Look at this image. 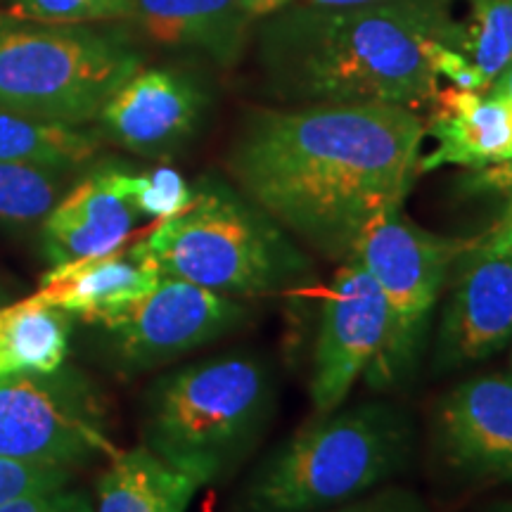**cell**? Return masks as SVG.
<instances>
[{
	"label": "cell",
	"instance_id": "8fae6325",
	"mask_svg": "<svg viewBox=\"0 0 512 512\" xmlns=\"http://www.w3.org/2000/svg\"><path fill=\"white\" fill-rule=\"evenodd\" d=\"M389 328V309L375 278L356 256L332 275L320 311L313 349L311 403L316 413L335 411L356 380L380 356Z\"/></svg>",
	"mask_w": 512,
	"mask_h": 512
},
{
	"label": "cell",
	"instance_id": "30bf717a",
	"mask_svg": "<svg viewBox=\"0 0 512 512\" xmlns=\"http://www.w3.org/2000/svg\"><path fill=\"white\" fill-rule=\"evenodd\" d=\"M247 304L188 280L162 278L155 290L102 323L112 354L128 373L162 366L204 344L233 335Z\"/></svg>",
	"mask_w": 512,
	"mask_h": 512
},
{
	"label": "cell",
	"instance_id": "7c38bea8",
	"mask_svg": "<svg viewBox=\"0 0 512 512\" xmlns=\"http://www.w3.org/2000/svg\"><path fill=\"white\" fill-rule=\"evenodd\" d=\"M434 453L470 482L512 484V377L477 375L434 408Z\"/></svg>",
	"mask_w": 512,
	"mask_h": 512
},
{
	"label": "cell",
	"instance_id": "7402d4cb",
	"mask_svg": "<svg viewBox=\"0 0 512 512\" xmlns=\"http://www.w3.org/2000/svg\"><path fill=\"white\" fill-rule=\"evenodd\" d=\"M74 169L0 162V221L31 226L48 219L72 188Z\"/></svg>",
	"mask_w": 512,
	"mask_h": 512
},
{
	"label": "cell",
	"instance_id": "83f0119b",
	"mask_svg": "<svg viewBox=\"0 0 512 512\" xmlns=\"http://www.w3.org/2000/svg\"><path fill=\"white\" fill-rule=\"evenodd\" d=\"M0 512H95L83 494L72 491H46V494H29L15 501L0 505Z\"/></svg>",
	"mask_w": 512,
	"mask_h": 512
},
{
	"label": "cell",
	"instance_id": "44dd1931",
	"mask_svg": "<svg viewBox=\"0 0 512 512\" xmlns=\"http://www.w3.org/2000/svg\"><path fill=\"white\" fill-rule=\"evenodd\" d=\"M439 41L463 55L491 86L512 64V0H470L460 24L441 15Z\"/></svg>",
	"mask_w": 512,
	"mask_h": 512
},
{
	"label": "cell",
	"instance_id": "ffe728a7",
	"mask_svg": "<svg viewBox=\"0 0 512 512\" xmlns=\"http://www.w3.org/2000/svg\"><path fill=\"white\" fill-rule=\"evenodd\" d=\"M98 150V140L79 126L50 124L0 110V162L76 169Z\"/></svg>",
	"mask_w": 512,
	"mask_h": 512
},
{
	"label": "cell",
	"instance_id": "52a82bcc",
	"mask_svg": "<svg viewBox=\"0 0 512 512\" xmlns=\"http://www.w3.org/2000/svg\"><path fill=\"white\" fill-rule=\"evenodd\" d=\"M467 242L470 238H446L420 228L401 214V207L377 214L358 235L354 256L380 285L389 309L382 351L366 370L373 389H389L411 377L448 275Z\"/></svg>",
	"mask_w": 512,
	"mask_h": 512
},
{
	"label": "cell",
	"instance_id": "4316f807",
	"mask_svg": "<svg viewBox=\"0 0 512 512\" xmlns=\"http://www.w3.org/2000/svg\"><path fill=\"white\" fill-rule=\"evenodd\" d=\"M323 512H430V508L415 491L389 486Z\"/></svg>",
	"mask_w": 512,
	"mask_h": 512
},
{
	"label": "cell",
	"instance_id": "4dcf8cb0",
	"mask_svg": "<svg viewBox=\"0 0 512 512\" xmlns=\"http://www.w3.org/2000/svg\"><path fill=\"white\" fill-rule=\"evenodd\" d=\"M313 8L320 10H344V8H361V5L382 3V0H309Z\"/></svg>",
	"mask_w": 512,
	"mask_h": 512
},
{
	"label": "cell",
	"instance_id": "cb8c5ba5",
	"mask_svg": "<svg viewBox=\"0 0 512 512\" xmlns=\"http://www.w3.org/2000/svg\"><path fill=\"white\" fill-rule=\"evenodd\" d=\"M131 192L140 216L155 221L181 214L195 197V190L171 166H157L147 174H133Z\"/></svg>",
	"mask_w": 512,
	"mask_h": 512
},
{
	"label": "cell",
	"instance_id": "f1b7e54d",
	"mask_svg": "<svg viewBox=\"0 0 512 512\" xmlns=\"http://www.w3.org/2000/svg\"><path fill=\"white\" fill-rule=\"evenodd\" d=\"M460 190L465 195H503L512 204V159L472 169L460 183Z\"/></svg>",
	"mask_w": 512,
	"mask_h": 512
},
{
	"label": "cell",
	"instance_id": "e0dca14e",
	"mask_svg": "<svg viewBox=\"0 0 512 512\" xmlns=\"http://www.w3.org/2000/svg\"><path fill=\"white\" fill-rule=\"evenodd\" d=\"M252 17L242 0H136L131 15L159 46L202 50L223 64L238 60Z\"/></svg>",
	"mask_w": 512,
	"mask_h": 512
},
{
	"label": "cell",
	"instance_id": "7a4b0ae2",
	"mask_svg": "<svg viewBox=\"0 0 512 512\" xmlns=\"http://www.w3.org/2000/svg\"><path fill=\"white\" fill-rule=\"evenodd\" d=\"M439 31L441 10L420 0L292 10L261 34V62L275 93L294 102L418 112L439 91L425 55Z\"/></svg>",
	"mask_w": 512,
	"mask_h": 512
},
{
	"label": "cell",
	"instance_id": "2e32d148",
	"mask_svg": "<svg viewBox=\"0 0 512 512\" xmlns=\"http://www.w3.org/2000/svg\"><path fill=\"white\" fill-rule=\"evenodd\" d=\"M159 280L162 275L157 268L133 245L105 256L53 266V271L43 275L36 294L86 323L102 325L150 294Z\"/></svg>",
	"mask_w": 512,
	"mask_h": 512
},
{
	"label": "cell",
	"instance_id": "277c9868",
	"mask_svg": "<svg viewBox=\"0 0 512 512\" xmlns=\"http://www.w3.org/2000/svg\"><path fill=\"white\" fill-rule=\"evenodd\" d=\"M278 384L259 351H226L152 384L145 396V446L200 486L235 472L264 437Z\"/></svg>",
	"mask_w": 512,
	"mask_h": 512
},
{
	"label": "cell",
	"instance_id": "ac0fdd59",
	"mask_svg": "<svg viewBox=\"0 0 512 512\" xmlns=\"http://www.w3.org/2000/svg\"><path fill=\"white\" fill-rule=\"evenodd\" d=\"M200 484L145 444L117 453L98 482L95 512H185Z\"/></svg>",
	"mask_w": 512,
	"mask_h": 512
},
{
	"label": "cell",
	"instance_id": "484cf974",
	"mask_svg": "<svg viewBox=\"0 0 512 512\" xmlns=\"http://www.w3.org/2000/svg\"><path fill=\"white\" fill-rule=\"evenodd\" d=\"M425 55L430 62L432 72L437 76H444L456 88H465V91H489V83L482 79V74L465 60L463 55L456 53L453 48L444 46L437 38H427L425 41Z\"/></svg>",
	"mask_w": 512,
	"mask_h": 512
},
{
	"label": "cell",
	"instance_id": "5b68a950",
	"mask_svg": "<svg viewBox=\"0 0 512 512\" xmlns=\"http://www.w3.org/2000/svg\"><path fill=\"white\" fill-rule=\"evenodd\" d=\"M413 451V422L384 401L316 413L261 460L238 512H323L399 475Z\"/></svg>",
	"mask_w": 512,
	"mask_h": 512
},
{
	"label": "cell",
	"instance_id": "4fadbf2b",
	"mask_svg": "<svg viewBox=\"0 0 512 512\" xmlns=\"http://www.w3.org/2000/svg\"><path fill=\"white\" fill-rule=\"evenodd\" d=\"M207 95L174 69H138L100 112L105 136L136 155H169L195 136Z\"/></svg>",
	"mask_w": 512,
	"mask_h": 512
},
{
	"label": "cell",
	"instance_id": "8992f818",
	"mask_svg": "<svg viewBox=\"0 0 512 512\" xmlns=\"http://www.w3.org/2000/svg\"><path fill=\"white\" fill-rule=\"evenodd\" d=\"M138 69L136 50L76 24L0 31V110L81 126Z\"/></svg>",
	"mask_w": 512,
	"mask_h": 512
},
{
	"label": "cell",
	"instance_id": "9a60e30c",
	"mask_svg": "<svg viewBox=\"0 0 512 512\" xmlns=\"http://www.w3.org/2000/svg\"><path fill=\"white\" fill-rule=\"evenodd\" d=\"M425 136L434 140L418 171L446 164L482 169L512 159V102L465 88H439Z\"/></svg>",
	"mask_w": 512,
	"mask_h": 512
},
{
	"label": "cell",
	"instance_id": "e575fe53",
	"mask_svg": "<svg viewBox=\"0 0 512 512\" xmlns=\"http://www.w3.org/2000/svg\"><path fill=\"white\" fill-rule=\"evenodd\" d=\"M510 368H512V356H510Z\"/></svg>",
	"mask_w": 512,
	"mask_h": 512
},
{
	"label": "cell",
	"instance_id": "3957f363",
	"mask_svg": "<svg viewBox=\"0 0 512 512\" xmlns=\"http://www.w3.org/2000/svg\"><path fill=\"white\" fill-rule=\"evenodd\" d=\"M181 214L136 242L162 278L228 297L297 294L318 285L316 264L264 209L221 178H202Z\"/></svg>",
	"mask_w": 512,
	"mask_h": 512
},
{
	"label": "cell",
	"instance_id": "f546056e",
	"mask_svg": "<svg viewBox=\"0 0 512 512\" xmlns=\"http://www.w3.org/2000/svg\"><path fill=\"white\" fill-rule=\"evenodd\" d=\"M489 95H496V98L512 102V64L496 76L494 83L489 86Z\"/></svg>",
	"mask_w": 512,
	"mask_h": 512
},
{
	"label": "cell",
	"instance_id": "603a6c76",
	"mask_svg": "<svg viewBox=\"0 0 512 512\" xmlns=\"http://www.w3.org/2000/svg\"><path fill=\"white\" fill-rule=\"evenodd\" d=\"M133 3L136 0H10V15L50 27H74L98 19H131Z\"/></svg>",
	"mask_w": 512,
	"mask_h": 512
},
{
	"label": "cell",
	"instance_id": "d4e9b609",
	"mask_svg": "<svg viewBox=\"0 0 512 512\" xmlns=\"http://www.w3.org/2000/svg\"><path fill=\"white\" fill-rule=\"evenodd\" d=\"M69 477H72L69 467L0 458V505L29 494H46V491L64 489Z\"/></svg>",
	"mask_w": 512,
	"mask_h": 512
},
{
	"label": "cell",
	"instance_id": "9c48e42d",
	"mask_svg": "<svg viewBox=\"0 0 512 512\" xmlns=\"http://www.w3.org/2000/svg\"><path fill=\"white\" fill-rule=\"evenodd\" d=\"M512 339V221L503 214L470 238L448 275L434 370L463 368L494 356Z\"/></svg>",
	"mask_w": 512,
	"mask_h": 512
},
{
	"label": "cell",
	"instance_id": "1f68e13d",
	"mask_svg": "<svg viewBox=\"0 0 512 512\" xmlns=\"http://www.w3.org/2000/svg\"><path fill=\"white\" fill-rule=\"evenodd\" d=\"M247 5V10L252 15H271V12H278L280 8H285L290 0H242Z\"/></svg>",
	"mask_w": 512,
	"mask_h": 512
},
{
	"label": "cell",
	"instance_id": "ba28073f",
	"mask_svg": "<svg viewBox=\"0 0 512 512\" xmlns=\"http://www.w3.org/2000/svg\"><path fill=\"white\" fill-rule=\"evenodd\" d=\"M105 432L100 396L81 373L0 377V458L72 470L95 456H117Z\"/></svg>",
	"mask_w": 512,
	"mask_h": 512
},
{
	"label": "cell",
	"instance_id": "d6986e66",
	"mask_svg": "<svg viewBox=\"0 0 512 512\" xmlns=\"http://www.w3.org/2000/svg\"><path fill=\"white\" fill-rule=\"evenodd\" d=\"M72 313L38 294L0 306V377L17 373H55L64 366L72 332Z\"/></svg>",
	"mask_w": 512,
	"mask_h": 512
},
{
	"label": "cell",
	"instance_id": "5bb4252c",
	"mask_svg": "<svg viewBox=\"0 0 512 512\" xmlns=\"http://www.w3.org/2000/svg\"><path fill=\"white\" fill-rule=\"evenodd\" d=\"M133 174L102 166L74 183L43 221V247L53 266L117 252L140 221L131 192Z\"/></svg>",
	"mask_w": 512,
	"mask_h": 512
},
{
	"label": "cell",
	"instance_id": "6da1fadb",
	"mask_svg": "<svg viewBox=\"0 0 512 512\" xmlns=\"http://www.w3.org/2000/svg\"><path fill=\"white\" fill-rule=\"evenodd\" d=\"M422 138L418 112L399 105L254 110L226 164L242 195L299 245L342 264L363 228L406 200Z\"/></svg>",
	"mask_w": 512,
	"mask_h": 512
},
{
	"label": "cell",
	"instance_id": "d6a6232c",
	"mask_svg": "<svg viewBox=\"0 0 512 512\" xmlns=\"http://www.w3.org/2000/svg\"><path fill=\"white\" fill-rule=\"evenodd\" d=\"M486 512H512V503H498V505H494V508L486 510Z\"/></svg>",
	"mask_w": 512,
	"mask_h": 512
},
{
	"label": "cell",
	"instance_id": "836d02e7",
	"mask_svg": "<svg viewBox=\"0 0 512 512\" xmlns=\"http://www.w3.org/2000/svg\"><path fill=\"white\" fill-rule=\"evenodd\" d=\"M505 216H508V219L512 221V204H510V207H508V211H505Z\"/></svg>",
	"mask_w": 512,
	"mask_h": 512
}]
</instances>
